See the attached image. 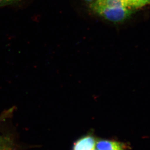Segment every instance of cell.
Masks as SVG:
<instances>
[{
    "label": "cell",
    "mask_w": 150,
    "mask_h": 150,
    "mask_svg": "<svg viewBox=\"0 0 150 150\" xmlns=\"http://www.w3.org/2000/svg\"><path fill=\"white\" fill-rule=\"evenodd\" d=\"M91 8L97 14L112 23H121L127 20L134 12V9L122 4H99L93 3Z\"/></svg>",
    "instance_id": "cell-1"
},
{
    "label": "cell",
    "mask_w": 150,
    "mask_h": 150,
    "mask_svg": "<svg viewBox=\"0 0 150 150\" xmlns=\"http://www.w3.org/2000/svg\"><path fill=\"white\" fill-rule=\"evenodd\" d=\"M96 142V139L93 136H85L75 142L73 150H94Z\"/></svg>",
    "instance_id": "cell-2"
},
{
    "label": "cell",
    "mask_w": 150,
    "mask_h": 150,
    "mask_svg": "<svg viewBox=\"0 0 150 150\" xmlns=\"http://www.w3.org/2000/svg\"><path fill=\"white\" fill-rule=\"evenodd\" d=\"M96 149L98 150H125L123 143L109 140H100L96 142Z\"/></svg>",
    "instance_id": "cell-3"
},
{
    "label": "cell",
    "mask_w": 150,
    "mask_h": 150,
    "mask_svg": "<svg viewBox=\"0 0 150 150\" xmlns=\"http://www.w3.org/2000/svg\"><path fill=\"white\" fill-rule=\"evenodd\" d=\"M127 4L129 7L136 10L150 4V0H128Z\"/></svg>",
    "instance_id": "cell-4"
},
{
    "label": "cell",
    "mask_w": 150,
    "mask_h": 150,
    "mask_svg": "<svg viewBox=\"0 0 150 150\" xmlns=\"http://www.w3.org/2000/svg\"><path fill=\"white\" fill-rule=\"evenodd\" d=\"M12 145L13 144L10 139L0 135V150H6Z\"/></svg>",
    "instance_id": "cell-5"
},
{
    "label": "cell",
    "mask_w": 150,
    "mask_h": 150,
    "mask_svg": "<svg viewBox=\"0 0 150 150\" xmlns=\"http://www.w3.org/2000/svg\"><path fill=\"white\" fill-rule=\"evenodd\" d=\"M21 0H0V7L18 3Z\"/></svg>",
    "instance_id": "cell-6"
},
{
    "label": "cell",
    "mask_w": 150,
    "mask_h": 150,
    "mask_svg": "<svg viewBox=\"0 0 150 150\" xmlns=\"http://www.w3.org/2000/svg\"><path fill=\"white\" fill-rule=\"evenodd\" d=\"M6 150H15L14 147V146L13 145H12V146H10L7 149H6Z\"/></svg>",
    "instance_id": "cell-7"
},
{
    "label": "cell",
    "mask_w": 150,
    "mask_h": 150,
    "mask_svg": "<svg viewBox=\"0 0 150 150\" xmlns=\"http://www.w3.org/2000/svg\"><path fill=\"white\" fill-rule=\"evenodd\" d=\"M85 1H87V2H93L95 1V0H85Z\"/></svg>",
    "instance_id": "cell-8"
},
{
    "label": "cell",
    "mask_w": 150,
    "mask_h": 150,
    "mask_svg": "<svg viewBox=\"0 0 150 150\" xmlns=\"http://www.w3.org/2000/svg\"><path fill=\"white\" fill-rule=\"evenodd\" d=\"M123 1H126V2H127V3L128 0H123Z\"/></svg>",
    "instance_id": "cell-9"
},
{
    "label": "cell",
    "mask_w": 150,
    "mask_h": 150,
    "mask_svg": "<svg viewBox=\"0 0 150 150\" xmlns=\"http://www.w3.org/2000/svg\"><path fill=\"white\" fill-rule=\"evenodd\" d=\"M94 150H98V149H94Z\"/></svg>",
    "instance_id": "cell-10"
}]
</instances>
